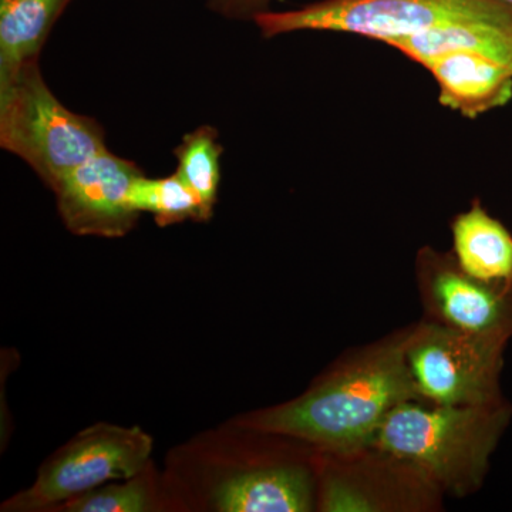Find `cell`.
<instances>
[{"instance_id": "obj_1", "label": "cell", "mask_w": 512, "mask_h": 512, "mask_svg": "<svg viewBox=\"0 0 512 512\" xmlns=\"http://www.w3.org/2000/svg\"><path fill=\"white\" fill-rule=\"evenodd\" d=\"M407 333L353 357L298 399L242 417L239 426L306 441L333 456L366 451L397 406L423 402L407 365Z\"/></svg>"}, {"instance_id": "obj_2", "label": "cell", "mask_w": 512, "mask_h": 512, "mask_svg": "<svg viewBox=\"0 0 512 512\" xmlns=\"http://www.w3.org/2000/svg\"><path fill=\"white\" fill-rule=\"evenodd\" d=\"M511 419L510 404L397 406L367 450L406 464L429 484L454 495L476 491L487 476L495 447Z\"/></svg>"}, {"instance_id": "obj_3", "label": "cell", "mask_w": 512, "mask_h": 512, "mask_svg": "<svg viewBox=\"0 0 512 512\" xmlns=\"http://www.w3.org/2000/svg\"><path fill=\"white\" fill-rule=\"evenodd\" d=\"M0 146L30 165L50 190L107 150L100 124L57 100L39 62L25 64L0 82Z\"/></svg>"}, {"instance_id": "obj_4", "label": "cell", "mask_w": 512, "mask_h": 512, "mask_svg": "<svg viewBox=\"0 0 512 512\" xmlns=\"http://www.w3.org/2000/svg\"><path fill=\"white\" fill-rule=\"evenodd\" d=\"M266 39L301 30L352 33L384 45L424 30L457 22L512 25V6L503 0H322L254 19Z\"/></svg>"}, {"instance_id": "obj_5", "label": "cell", "mask_w": 512, "mask_h": 512, "mask_svg": "<svg viewBox=\"0 0 512 512\" xmlns=\"http://www.w3.org/2000/svg\"><path fill=\"white\" fill-rule=\"evenodd\" d=\"M153 437L140 427L99 423L80 431L40 467L35 483L3 511H46L87 491L126 480L151 463Z\"/></svg>"}, {"instance_id": "obj_6", "label": "cell", "mask_w": 512, "mask_h": 512, "mask_svg": "<svg viewBox=\"0 0 512 512\" xmlns=\"http://www.w3.org/2000/svg\"><path fill=\"white\" fill-rule=\"evenodd\" d=\"M504 349L501 343L426 320L407 333L406 359L424 403L487 406L504 402Z\"/></svg>"}, {"instance_id": "obj_7", "label": "cell", "mask_w": 512, "mask_h": 512, "mask_svg": "<svg viewBox=\"0 0 512 512\" xmlns=\"http://www.w3.org/2000/svg\"><path fill=\"white\" fill-rule=\"evenodd\" d=\"M417 285L427 320L507 346L512 339V285H494L466 274L453 254L423 248Z\"/></svg>"}, {"instance_id": "obj_8", "label": "cell", "mask_w": 512, "mask_h": 512, "mask_svg": "<svg viewBox=\"0 0 512 512\" xmlns=\"http://www.w3.org/2000/svg\"><path fill=\"white\" fill-rule=\"evenodd\" d=\"M141 173L109 150L64 175L53 188L63 224L82 237L120 238L136 225L130 192Z\"/></svg>"}, {"instance_id": "obj_9", "label": "cell", "mask_w": 512, "mask_h": 512, "mask_svg": "<svg viewBox=\"0 0 512 512\" xmlns=\"http://www.w3.org/2000/svg\"><path fill=\"white\" fill-rule=\"evenodd\" d=\"M424 67L439 86L441 106L467 119H477L512 99V69L480 53H447Z\"/></svg>"}, {"instance_id": "obj_10", "label": "cell", "mask_w": 512, "mask_h": 512, "mask_svg": "<svg viewBox=\"0 0 512 512\" xmlns=\"http://www.w3.org/2000/svg\"><path fill=\"white\" fill-rule=\"evenodd\" d=\"M212 505L222 512H306L315 507V487L303 467L252 468L221 481Z\"/></svg>"}, {"instance_id": "obj_11", "label": "cell", "mask_w": 512, "mask_h": 512, "mask_svg": "<svg viewBox=\"0 0 512 512\" xmlns=\"http://www.w3.org/2000/svg\"><path fill=\"white\" fill-rule=\"evenodd\" d=\"M454 258L466 274L494 285H512V234L474 201L451 224Z\"/></svg>"}, {"instance_id": "obj_12", "label": "cell", "mask_w": 512, "mask_h": 512, "mask_svg": "<svg viewBox=\"0 0 512 512\" xmlns=\"http://www.w3.org/2000/svg\"><path fill=\"white\" fill-rule=\"evenodd\" d=\"M73 0H0V82L39 62L47 37Z\"/></svg>"}, {"instance_id": "obj_13", "label": "cell", "mask_w": 512, "mask_h": 512, "mask_svg": "<svg viewBox=\"0 0 512 512\" xmlns=\"http://www.w3.org/2000/svg\"><path fill=\"white\" fill-rule=\"evenodd\" d=\"M390 47L426 66L447 53L474 52L512 69V25L494 22H457L393 40Z\"/></svg>"}, {"instance_id": "obj_14", "label": "cell", "mask_w": 512, "mask_h": 512, "mask_svg": "<svg viewBox=\"0 0 512 512\" xmlns=\"http://www.w3.org/2000/svg\"><path fill=\"white\" fill-rule=\"evenodd\" d=\"M222 153L217 130L210 126L195 128L174 151L178 161L175 173L200 198L208 221L214 215L220 188Z\"/></svg>"}, {"instance_id": "obj_15", "label": "cell", "mask_w": 512, "mask_h": 512, "mask_svg": "<svg viewBox=\"0 0 512 512\" xmlns=\"http://www.w3.org/2000/svg\"><path fill=\"white\" fill-rule=\"evenodd\" d=\"M130 204L141 214L148 212L160 227L180 222L208 221L200 198L178 177L147 178L140 175L130 192Z\"/></svg>"}, {"instance_id": "obj_16", "label": "cell", "mask_w": 512, "mask_h": 512, "mask_svg": "<svg viewBox=\"0 0 512 512\" xmlns=\"http://www.w3.org/2000/svg\"><path fill=\"white\" fill-rule=\"evenodd\" d=\"M157 507L153 463L123 484H109L87 491L60 505L67 512H146Z\"/></svg>"}, {"instance_id": "obj_17", "label": "cell", "mask_w": 512, "mask_h": 512, "mask_svg": "<svg viewBox=\"0 0 512 512\" xmlns=\"http://www.w3.org/2000/svg\"><path fill=\"white\" fill-rule=\"evenodd\" d=\"M272 0H207L212 12L231 19H252L268 12Z\"/></svg>"}, {"instance_id": "obj_18", "label": "cell", "mask_w": 512, "mask_h": 512, "mask_svg": "<svg viewBox=\"0 0 512 512\" xmlns=\"http://www.w3.org/2000/svg\"><path fill=\"white\" fill-rule=\"evenodd\" d=\"M504 3H507V5L512 6V0H503Z\"/></svg>"}]
</instances>
